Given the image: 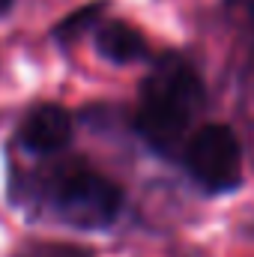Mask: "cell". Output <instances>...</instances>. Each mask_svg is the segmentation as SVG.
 I'll return each instance as SVG.
<instances>
[{
  "mask_svg": "<svg viewBox=\"0 0 254 257\" xmlns=\"http://www.w3.org/2000/svg\"><path fill=\"white\" fill-rule=\"evenodd\" d=\"M203 105V84L197 72L180 57H165L147 75L141 87V108L135 126L141 138L159 150L174 153Z\"/></svg>",
  "mask_w": 254,
  "mask_h": 257,
  "instance_id": "obj_1",
  "label": "cell"
},
{
  "mask_svg": "<svg viewBox=\"0 0 254 257\" xmlns=\"http://www.w3.org/2000/svg\"><path fill=\"white\" fill-rule=\"evenodd\" d=\"M45 194L63 221L87 230L108 227L123 209V189L81 162H66L57 168L45 183Z\"/></svg>",
  "mask_w": 254,
  "mask_h": 257,
  "instance_id": "obj_2",
  "label": "cell"
},
{
  "mask_svg": "<svg viewBox=\"0 0 254 257\" xmlns=\"http://www.w3.org/2000/svg\"><path fill=\"white\" fill-rule=\"evenodd\" d=\"M189 174L206 192H230L242 180V150L233 128L209 123L200 126L186 144Z\"/></svg>",
  "mask_w": 254,
  "mask_h": 257,
  "instance_id": "obj_3",
  "label": "cell"
},
{
  "mask_svg": "<svg viewBox=\"0 0 254 257\" xmlns=\"http://www.w3.org/2000/svg\"><path fill=\"white\" fill-rule=\"evenodd\" d=\"M72 138V117L60 105H39L27 114L24 126H21V144L30 153L39 156H51L57 150H63Z\"/></svg>",
  "mask_w": 254,
  "mask_h": 257,
  "instance_id": "obj_4",
  "label": "cell"
},
{
  "mask_svg": "<svg viewBox=\"0 0 254 257\" xmlns=\"http://www.w3.org/2000/svg\"><path fill=\"white\" fill-rule=\"evenodd\" d=\"M96 51L111 63H135L147 54V39L126 21H102L96 30Z\"/></svg>",
  "mask_w": 254,
  "mask_h": 257,
  "instance_id": "obj_5",
  "label": "cell"
},
{
  "mask_svg": "<svg viewBox=\"0 0 254 257\" xmlns=\"http://www.w3.org/2000/svg\"><path fill=\"white\" fill-rule=\"evenodd\" d=\"M102 15H105V3H90V6H84V9H78V12H72V15H66L63 21L57 24V30H54V36L57 39H78V36H84V33H90V30H96L99 27V21H102Z\"/></svg>",
  "mask_w": 254,
  "mask_h": 257,
  "instance_id": "obj_6",
  "label": "cell"
},
{
  "mask_svg": "<svg viewBox=\"0 0 254 257\" xmlns=\"http://www.w3.org/2000/svg\"><path fill=\"white\" fill-rule=\"evenodd\" d=\"M24 257H93L87 248L81 245H72V242H39V245H30Z\"/></svg>",
  "mask_w": 254,
  "mask_h": 257,
  "instance_id": "obj_7",
  "label": "cell"
},
{
  "mask_svg": "<svg viewBox=\"0 0 254 257\" xmlns=\"http://www.w3.org/2000/svg\"><path fill=\"white\" fill-rule=\"evenodd\" d=\"M239 3V9L245 12V18H248V27H251V33H254V0H236Z\"/></svg>",
  "mask_w": 254,
  "mask_h": 257,
  "instance_id": "obj_8",
  "label": "cell"
},
{
  "mask_svg": "<svg viewBox=\"0 0 254 257\" xmlns=\"http://www.w3.org/2000/svg\"><path fill=\"white\" fill-rule=\"evenodd\" d=\"M12 3H15V0H0V15H6V12L12 9Z\"/></svg>",
  "mask_w": 254,
  "mask_h": 257,
  "instance_id": "obj_9",
  "label": "cell"
}]
</instances>
